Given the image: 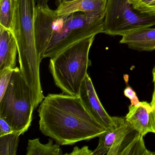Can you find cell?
<instances>
[{"instance_id":"obj_1","label":"cell","mask_w":155,"mask_h":155,"mask_svg":"<svg viewBox=\"0 0 155 155\" xmlns=\"http://www.w3.org/2000/svg\"><path fill=\"white\" fill-rule=\"evenodd\" d=\"M38 111L40 130L60 146L89 140L107 130L87 111L79 96L49 94Z\"/></svg>"},{"instance_id":"obj_2","label":"cell","mask_w":155,"mask_h":155,"mask_svg":"<svg viewBox=\"0 0 155 155\" xmlns=\"http://www.w3.org/2000/svg\"><path fill=\"white\" fill-rule=\"evenodd\" d=\"M104 19L96 20L81 12L57 15L46 6H36L35 35L41 60L54 58L74 43L103 33Z\"/></svg>"},{"instance_id":"obj_3","label":"cell","mask_w":155,"mask_h":155,"mask_svg":"<svg viewBox=\"0 0 155 155\" xmlns=\"http://www.w3.org/2000/svg\"><path fill=\"white\" fill-rule=\"evenodd\" d=\"M35 0H15L12 31L17 40L20 70L28 85L34 109L44 99L40 75L41 60L36 49Z\"/></svg>"},{"instance_id":"obj_4","label":"cell","mask_w":155,"mask_h":155,"mask_svg":"<svg viewBox=\"0 0 155 155\" xmlns=\"http://www.w3.org/2000/svg\"><path fill=\"white\" fill-rule=\"evenodd\" d=\"M95 36L82 39L50 59V71L56 86L63 93L79 95L81 84L91 65L89 54Z\"/></svg>"},{"instance_id":"obj_5","label":"cell","mask_w":155,"mask_h":155,"mask_svg":"<svg viewBox=\"0 0 155 155\" xmlns=\"http://www.w3.org/2000/svg\"><path fill=\"white\" fill-rule=\"evenodd\" d=\"M34 110L29 87L17 67L0 99V118L6 120L13 131L24 134L30 127Z\"/></svg>"},{"instance_id":"obj_6","label":"cell","mask_w":155,"mask_h":155,"mask_svg":"<svg viewBox=\"0 0 155 155\" xmlns=\"http://www.w3.org/2000/svg\"><path fill=\"white\" fill-rule=\"evenodd\" d=\"M114 124L99 137L98 145L92 155H152L146 148L143 137L126 120L112 117Z\"/></svg>"},{"instance_id":"obj_7","label":"cell","mask_w":155,"mask_h":155,"mask_svg":"<svg viewBox=\"0 0 155 155\" xmlns=\"http://www.w3.org/2000/svg\"><path fill=\"white\" fill-rule=\"evenodd\" d=\"M155 25V17L135 10L129 0H107L103 33L122 36L142 28Z\"/></svg>"},{"instance_id":"obj_8","label":"cell","mask_w":155,"mask_h":155,"mask_svg":"<svg viewBox=\"0 0 155 155\" xmlns=\"http://www.w3.org/2000/svg\"><path fill=\"white\" fill-rule=\"evenodd\" d=\"M79 97L87 111L106 129L113 126L112 117L108 114L101 104L88 74L81 84Z\"/></svg>"},{"instance_id":"obj_9","label":"cell","mask_w":155,"mask_h":155,"mask_svg":"<svg viewBox=\"0 0 155 155\" xmlns=\"http://www.w3.org/2000/svg\"><path fill=\"white\" fill-rule=\"evenodd\" d=\"M125 119L143 137L150 132L155 133L153 108L147 101H140L137 106H130Z\"/></svg>"},{"instance_id":"obj_10","label":"cell","mask_w":155,"mask_h":155,"mask_svg":"<svg viewBox=\"0 0 155 155\" xmlns=\"http://www.w3.org/2000/svg\"><path fill=\"white\" fill-rule=\"evenodd\" d=\"M107 0H75L59 4L55 11L58 15L81 12L96 20L104 19Z\"/></svg>"},{"instance_id":"obj_11","label":"cell","mask_w":155,"mask_h":155,"mask_svg":"<svg viewBox=\"0 0 155 155\" xmlns=\"http://www.w3.org/2000/svg\"><path fill=\"white\" fill-rule=\"evenodd\" d=\"M18 53V44L13 31L0 26V71L17 67Z\"/></svg>"},{"instance_id":"obj_12","label":"cell","mask_w":155,"mask_h":155,"mask_svg":"<svg viewBox=\"0 0 155 155\" xmlns=\"http://www.w3.org/2000/svg\"><path fill=\"white\" fill-rule=\"evenodd\" d=\"M122 37L120 43L126 44L130 49L139 51L155 50V28L138 29Z\"/></svg>"},{"instance_id":"obj_13","label":"cell","mask_w":155,"mask_h":155,"mask_svg":"<svg viewBox=\"0 0 155 155\" xmlns=\"http://www.w3.org/2000/svg\"><path fill=\"white\" fill-rule=\"evenodd\" d=\"M49 139L46 144L41 143L39 139L29 140L27 147V155H61L62 150L58 144H53V140Z\"/></svg>"},{"instance_id":"obj_14","label":"cell","mask_w":155,"mask_h":155,"mask_svg":"<svg viewBox=\"0 0 155 155\" xmlns=\"http://www.w3.org/2000/svg\"><path fill=\"white\" fill-rule=\"evenodd\" d=\"M22 134L23 133L21 131H13L9 134L0 136V155H17L19 138Z\"/></svg>"},{"instance_id":"obj_15","label":"cell","mask_w":155,"mask_h":155,"mask_svg":"<svg viewBox=\"0 0 155 155\" xmlns=\"http://www.w3.org/2000/svg\"><path fill=\"white\" fill-rule=\"evenodd\" d=\"M15 0H0V26L13 31Z\"/></svg>"},{"instance_id":"obj_16","label":"cell","mask_w":155,"mask_h":155,"mask_svg":"<svg viewBox=\"0 0 155 155\" xmlns=\"http://www.w3.org/2000/svg\"><path fill=\"white\" fill-rule=\"evenodd\" d=\"M129 2L140 13L155 17V0H129Z\"/></svg>"},{"instance_id":"obj_17","label":"cell","mask_w":155,"mask_h":155,"mask_svg":"<svg viewBox=\"0 0 155 155\" xmlns=\"http://www.w3.org/2000/svg\"><path fill=\"white\" fill-rule=\"evenodd\" d=\"M16 68H8L0 71V99L2 98L5 94L11 79L12 73Z\"/></svg>"},{"instance_id":"obj_18","label":"cell","mask_w":155,"mask_h":155,"mask_svg":"<svg viewBox=\"0 0 155 155\" xmlns=\"http://www.w3.org/2000/svg\"><path fill=\"white\" fill-rule=\"evenodd\" d=\"M124 94L125 97L130 100L131 102L130 106H137L140 103V101L139 100L136 92L130 86H127L124 90Z\"/></svg>"},{"instance_id":"obj_19","label":"cell","mask_w":155,"mask_h":155,"mask_svg":"<svg viewBox=\"0 0 155 155\" xmlns=\"http://www.w3.org/2000/svg\"><path fill=\"white\" fill-rule=\"evenodd\" d=\"M93 151L89 149L88 146H85L79 148L78 147H74L71 153L65 154L68 155H92Z\"/></svg>"},{"instance_id":"obj_20","label":"cell","mask_w":155,"mask_h":155,"mask_svg":"<svg viewBox=\"0 0 155 155\" xmlns=\"http://www.w3.org/2000/svg\"><path fill=\"white\" fill-rule=\"evenodd\" d=\"M13 131L9 124L6 120L0 118V136L9 134Z\"/></svg>"},{"instance_id":"obj_21","label":"cell","mask_w":155,"mask_h":155,"mask_svg":"<svg viewBox=\"0 0 155 155\" xmlns=\"http://www.w3.org/2000/svg\"><path fill=\"white\" fill-rule=\"evenodd\" d=\"M152 78H153V82L154 83V90H153V94H152V99L150 102L152 108H153V114H154V118L155 119V65L152 70Z\"/></svg>"},{"instance_id":"obj_22","label":"cell","mask_w":155,"mask_h":155,"mask_svg":"<svg viewBox=\"0 0 155 155\" xmlns=\"http://www.w3.org/2000/svg\"><path fill=\"white\" fill-rule=\"evenodd\" d=\"M49 0H35L36 6H46L48 5Z\"/></svg>"},{"instance_id":"obj_23","label":"cell","mask_w":155,"mask_h":155,"mask_svg":"<svg viewBox=\"0 0 155 155\" xmlns=\"http://www.w3.org/2000/svg\"><path fill=\"white\" fill-rule=\"evenodd\" d=\"M74 1H75V0H58L59 2V5L61 4V3L70 2Z\"/></svg>"}]
</instances>
